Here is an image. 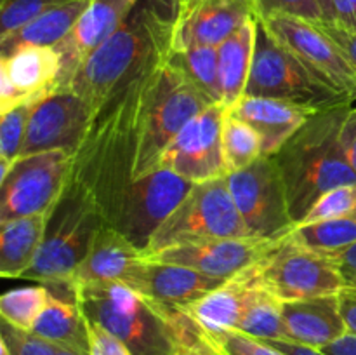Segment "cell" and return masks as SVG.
Wrapping results in <instances>:
<instances>
[{
	"label": "cell",
	"instance_id": "6da1fadb",
	"mask_svg": "<svg viewBox=\"0 0 356 355\" xmlns=\"http://www.w3.org/2000/svg\"><path fill=\"white\" fill-rule=\"evenodd\" d=\"M163 59L149 63L111 93L94 113L87 134L73 153L68 184H76L96 200L108 225L134 183L143 106L153 75Z\"/></svg>",
	"mask_w": 356,
	"mask_h": 355
},
{
	"label": "cell",
	"instance_id": "7a4b0ae2",
	"mask_svg": "<svg viewBox=\"0 0 356 355\" xmlns=\"http://www.w3.org/2000/svg\"><path fill=\"white\" fill-rule=\"evenodd\" d=\"M179 6L181 0H138L127 19L80 65L66 87L94 111L99 110L125 80L169 54Z\"/></svg>",
	"mask_w": 356,
	"mask_h": 355
},
{
	"label": "cell",
	"instance_id": "3957f363",
	"mask_svg": "<svg viewBox=\"0 0 356 355\" xmlns=\"http://www.w3.org/2000/svg\"><path fill=\"white\" fill-rule=\"evenodd\" d=\"M351 104L313 115L285 145L271 155L280 171L294 226L325 191L356 184L341 148V127Z\"/></svg>",
	"mask_w": 356,
	"mask_h": 355
},
{
	"label": "cell",
	"instance_id": "277c9868",
	"mask_svg": "<svg viewBox=\"0 0 356 355\" xmlns=\"http://www.w3.org/2000/svg\"><path fill=\"white\" fill-rule=\"evenodd\" d=\"M73 292L83 315L118 338L132 355L177 354L172 331L159 303L124 282L80 284Z\"/></svg>",
	"mask_w": 356,
	"mask_h": 355
},
{
	"label": "cell",
	"instance_id": "5b68a950",
	"mask_svg": "<svg viewBox=\"0 0 356 355\" xmlns=\"http://www.w3.org/2000/svg\"><path fill=\"white\" fill-rule=\"evenodd\" d=\"M216 104L204 90L191 84L167 58L156 68L146 94L139 125L134 181L159 169V160L184 125Z\"/></svg>",
	"mask_w": 356,
	"mask_h": 355
},
{
	"label": "cell",
	"instance_id": "8992f818",
	"mask_svg": "<svg viewBox=\"0 0 356 355\" xmlns=\"http://www.w3.org/2000/svg\"><path fill=\"white\" fill-rule=\"evenodd\" d=\"M104 223L96 200L76 184H66L49 218L40 253L24 278L47 287L68 285Z\"/></svg>",
	"mask_w": 356,
	"mask_h": 355
},
{
	"label": "cell",
	"instance_id": "52a82bcc",
	"mask_svg": "<svg viewBox=\"0 0 356 355\" xmlns=\"http://www.w3.org/2000/svg\"><path fill=\"white\" fill-rule=\"evenodd\" d=\"M245 96L289 101L313 111L353 104L350 97L318 79L298 56L271 37L259 19Z\"/></svg>",
	"mask_w": 356,
	"mask_h": 355
},
{
	"label": "cell",
	"instance_id": "ba28073f",
	"mask_svg": "<svg viewBox=\"0 0 356 355\" xmlns=\"http://www.w3.org/2000/svg\"><path fill=\"white\" fill-rule=\"evenodd\" d=\"M250 237L225 178L193 184L184 200L156 230L145 254L207 239Z\"/></svg>",
	"mask_w": 356,
	"mask_h": 355
},
{
	"label": "cell",
	"instance_id": "9c48e42d",
	"mask_svg": "<svg viewBox=\"0 0 356 355\" xmlns=\"http://www.w3.org/2000/svg\"><path fill=\"white\" fill-rule=\"evenodd\" d=\"M259 287L278 301L339 294L344 289L336 263L330 258L296 246L285 237L247 270Z\"/></svg>",
	"mask_w": 356,
	"mask_h": 355
},
{
	"label": "cell",
	"instance_id": "30bf717a",
	"mask_svg": "<svg viewBox=\"0 0 356 355\" xmlns=\"http://www.w3.org/2000/svg\"><path fill=\"white\" fill-rule=\"evenodd\" d=\"M73 166V152L52 150L17 157L0 181V221L54 211Z\"/></svg>",
	"mask_w": 356,
	"mask_h": 355
},
{
	"label": "cell",
	"instance_id": "8fae6325",
	"mask_svg": "<svg viewBox=\"0 0 356 355\" xmlns=\"http://www.w3.org/2000/svg\"><path fill=\"white\" fill-rule=\"evenodd\" d=\"M250 237L277 240L294 228L284 181L273 157H261L225 176Z\"/></svg>",
	"mask_w": 356,
	"mask_h": 355
},
{
	"label": "cell",
	"instance_id": "7c38bea8",
	"mask_svg": "<svg viewBox=\"0 0 356 355\" xmlns=\"http://www.w3.org/2000/svg\"><path fill=\"white\" fill-rule=\"evenodd\" d=\"M191 188V181L170 171H153L132 183L110 225L145 254L156 230L184 200Z\"/></svg>",
	"mask_w": 356,
	"mask_h": 355
},
{
	"label": "cell",
	"instance_id": "4fadbf2b",
	"mask_svg": "<svg viewBox=\"0 0 356 355\" xmlns=\"http://www.w3.org/2000/svg\"><path fill=\"white\" fill-rule=\"evenodd\" d=\"M271 37L301 59L318 79L341 94L356 101V72L343 49L323 31L320 23L289 14H275L263 19Z\"/></svg>",
	"mask_w": 356,
	"mask_h": 355
},
{
	"label": "cell",
	"instance_id": "5bb4252c",
	"mask_svg": "<svg viewBox=\"0 0 356 355\" xmlns=\"http://www.w3.org/2000/svg\"><path fill=\"white\" fill-rule=\"evenodd\" d=\"M226 108L216 103L191 118L160 155L159 169H167L193 184L226 176L222 160V122Z\"/></svg>",
	"mask_w": 356,
	"mask_h": 355
},
{
	"label": "cell",
	"instance_id": "9a60e30c",
	"mask_svg": "<svg viewBox=\"0 0 356 355\" xmlns=\"http://www.w3.org/2000/svg\"><path fill=\"white\" fill-rule=\"evenodd\" d=\"M94 113L92 106L75 90L58 87L33 106L19 157L52 150L75 153Z\"/></svg>",
	"mask_w": 356,
	"mask_h": 355
},
{
	"label": "cell",
	"instance_id": "2e32d148",
	"mask_svg": "<svg viewBox=\"0 0 356 355\" xmlns=\"http://www.w3.org/2000/svg\"><path fill=\"white\" fill-rule=\"evenodd\" d=\"M277 240L259 237L207 239L165 247L156 253L145 254V258L191 268L212 278L232 281L254 267Z\"/></svg>",
	"mask_w": 356,
	"mask_h": 355
},
{
	"label": "cell",
	"instance_id": "e0dca14e",
	"mask_svg": "<svg viewBox=\"0 0 356 355\" xmlns=\"http://www.w3.org/2000/svg\"><path fill=\"white\" fill-rule=\"evenodd\" d=\"M63 59L56 47L28 45L0 54V113L38 103L58 89Z\"/></svg>",
	"mask_w": 356,
	"mask_h": 355
},
{
	"label": "cell",
	"instance_id": "ac0fdd59",
	"mask_svg": "<svg viewBox=\"0 0 356 355\" xmlns=\"http://www.w3.org/2000/svg\"><path fill=\"white\" fill-rule=\"evenodd\" d=\"M254 16L250 0H191L179 6L172 51L212 45L219 47Z\"/></svg>",
	"mask_w": 356,
	"mask_h": 355
},
{
	"label": "cell",
	"instance_id": "d6986e66",
	"mask_svg": "<svg viewBox=\"0 0 356 355\" xmlns=\"http://www.w3.org/2000/svg\"><path fill=\"white\" fill-rule=\"evenodd\" d=\"M120 282L156 303L190 306L228 281L212 278L191 268L143 256V260L138 261Z\"/></svg>",
	"mask_w": 356,
	"mask_h": 355
},
{
	"label": "cell",
	"instance_id": "ffe728a7",
	"mask_svg": "<svg viewBox=\"0 0 356 355\" xmlns=\"http://www.w3.org/2000/svg\"><path fill=\"white\" fill-rule=\"evenodd\" d=\"M136 3L138 0H89L72 33L54 45L63 59L58 87L72 82L80 65L120 28Z\"/></svg>",
	"mask_w": 356,
	"mask_h": 355
},
{
	"label": "cell",
	"instance_id": "44dd1931",
	"mask_svg": "<svg viewBox=\"0 0 356 355\" xmlns=\"http://www.w3.org/2000/svg\"><path fill=\"white\" fill-rule=\"evenodd\" d=\"M228 113L252 125L263 141V155L271 157L318 111L289 101L245 96Z\"/></svg>",
	"mask_w": 356,
	"mask_h": 355
},
{
	"label": "cell",
	"instance_id": "7402d4cb",
	"mask_svg": "<svg viewBox=\"0 0 356 355\" xmlns=\"http://www.w3.org/2000/svg\"><path fill=\"white\" fill-rule=\"evenodd\" d=\"M282 315L289 340L322 350L348 333L339 294L282 301Z\"/></svg>",
	"mask_w": 356,
	"mask_h": 355
},
{
	"label": "cell",
	"instance_id": "603a6c76",
	"mask_svg": "<svg viewBox=\"0 0 356 355\" xmlns=\"http://www.w3.org/2000/svg\"><path fill=\"white\" fill-rule=\"evenodd\" d=\"M138 249L124 233L104 223L94 239L92 247L70 281V287L92 282L122 281L138 261L143 260Z\"/></svg>",
	"mask_w": 356,
	"mask_h": 355
},
{
	"label": "cell",
	"instance_id": "cb8c5ba5",
	"mask_svg": "<svg viewBox=\"0 0 356 355\" xmlns=\"http://www.w3.org/2000/svg\"><path fill=\"white\" fill-rule=\"evenodd\" d=\"M52 211L0 221V275L24 277L33 267Z\"/></svg>",
	"mask_w": 356,
	"mask_h": 355
},
{
	"label": "cell",
	"instance_id": "d4e9b609",
	"mask_svg": "<svg viewBox=\"0 0 356 355\" xmlns=\"http://www.w3.org/2000/svg\"><path fill=\"white\" fill-rule=\"evenodd\" d=\"M256 289V282L243 271L186 308L212 336L236 331Z\"/></svg>",
	"mask_w": 356,
	"mask_h": 355
},
{
	"label": "cell",
	"instance_id": "484cf974",
	"mask_svg": "<svg viewBox=\"0 0 356 355\" xmlns=\"http://www.w3.org/2000/svg\"><path fill=\"white\" fill-rule=\"evenodd\" d=\"M256 35L257 19L252 17L218 47L221 104L226 111L232 110L245 97L250 70H252Z\"/></svg>",
	"mask_w": 356,
	"mask_h": 355
},
{
	"label": "cell",
	"instance_id": "4316f807",
	"mask_svg": "<svg viewBox=\"0 0 356 355\" xmlns=\"http://www.w3.org/2000/svg\"><path fill=\"white\" fill-rule=\"evenodd\" d=\"M87 6L89 0H72L44 10L17 30L10 31L6 37H0V54H7L28 45L54 47L61 44L72 33Z\"/></svg>",
	"mask_w": 356,
	"mask_h": 355
},
{
	"label": "cell",
	"instance_id": "83f0119b",
	"mask_svg": "<svg viewBox=\"0 0 356 355\" xmlns=\"http://www.w3.org/2000/svg\"><path fill=\"white\" fill-rule=\"evenodd\" d=\"M31 333L51 341L56 347L70 348V350L89 355L86 315L76 298L70 299L66 296L51 292L47 305L38 315Z\"/></svg>",
	"mask_w": 356,
	"mask_h": 355
},
{
	"label": "cell",
	"instance_id": "f1b7e54d",
	"mask_svg": "<svg viewBox=\"0 0 356 355\" xmlns=\"http://www.w3.org/2000/svg\"><path fill=\"white\" fill-rule=\"evenodd\" d=\"M284 237L302 249L329 258L356 242V219L346 216V218L327 219V221L296 225Z\"/></svg>",
	"mask_w": 356,
	"mask_h": 355
},
{
	"label": "cell",
	"instance_id": "f546056e",
	"mask_svg": "<svg viewBox=\"0 0 356 355\" xmlns=\"http://www.w3.org/2000/svg\"><path fill=\"white\" fill-rule=\"evenodd\" d=\"M167 61L176 66L191 84L204 90L216 103H221L218 47L197 45V47L181 49V51L170 49Z\"/></svg>",
	"mask_w": 356,
	"mask_h": 355
},
{
	"label": "cell",
	"instance_id": "4dcf8cb0",
	"mask_svg": "<svg viewBox=\"0 0 356 355\" xmlns=\"http://www.w3.org/2000/svg\"><path fill=\"white\" fill-rule=\"evenodd\" d=\"M263 155V141L256 129L226 111L222 122V160L226 174L245 169Z\"/></svg>",
	"mask_w": 356,
	"mask_h": 355
},
{
	"label": "cell",
	"instance_id": "1f68e13d",
	"mask_svg": "<svg viewBox=\"0 0 356 355\" xmlns=\"http://www.w3.org/2000/svg\"><path fill=\"white\" fill-rule=\"evenodd\" d=\"M236 331L257 340H289L282 315V301L257 285Z\"/></svg>",
	"mask_w": 356,
	"mask_h": 355
},
{
	"label": "cell",
	"instance_id": "d6a6232c",
	"mask_svg": "<svg viewBox=\"0 0 356 355\" xmlns=\"http://www.w3.org/2000/svg\"><path fill=\"white\" fill-rule=\"evenodd\" d=\"M47 285H26L10 289L0 298V315L2 320L21 331H31L42 310L49 301Z\"/></svg>",
	"mask_w": 356,
	"mask_h": 355
},
{
	"label": "cell",
	"instance_id": "836d02e7",
	"mask_svg": "<svg viewBox=\"0 0 356 355\" xmlns=\"http://www.w3.org/2000/svg\"><path fill=\"white\" fill-rule=\"evenodd\" d=\"M35 104L37 103H24L6 113H0L2 115L0 118V157L2 159L14 162L19 157Z\"/></svg>",
	"mask_w": 356,
	"mask_h": 355
},
{
	"label": "cell",
	"instance_id": "e575fe53",
	"mask_svg": "<svg viewBox=\"0 0 356 355\" xmlns=\"http://www.w3.org/2000/svg\"><path fill=\"white\" fill-rule=\"evenodd\" d=\"M356 207V184H348V187L334 188V190L325 191L315 204L312 205L301 223L298 225H306V223L327 221V219H337L351 216Z\"/></svg>",
	"mask_w": 356,
	"mask_h": 355
},
{
	"label": "cell",
	"instance_id": "d590c367",
	"mask_svg": "<svg viewBox=\"0 0 356 355\" xmlns=\"http://www.w3.org/2000/svg\"><path fill=\"white\" fill-rule=\"evenodd\" d=\"M72 0H0V37L26 24L38 14Z\"/></svg>",
	"mask_w": 356,
	"mask_h": 355
},
{
	"label": "cell",
	"instance_id": "8d00e7d4",
	"mask_svg": "<svg viewBox=\"0 0 356 355\" xmlns=\"http://www.w3.org/2000/svg\"><path fill=\"white\" fill-rule=\"evenodd\" d=\"M254 16L263 21L275 14H289L313 23H323V14L315 0H250Z\"/></svg>",
	"mask_w": 356,
	"mask_h": 355
},
{
	"label": "cell",
	"instance_id": "74e56055",
	"mask_svg": "<svg viewBox=\"0 0 356 355\" xmlns=\"http://www.w3.org/2000/svg\"><path fill=\"white\" fill-rule=\"evenodd\" d=\"M0 338L7 343L13 355H56V345L31 331H21L2 320Z\"/></svg>",
	"mask_w": 356,
	"mask_h": 355
},
{
	"label": "cell",
	"instance_id": "f35d334b",
	"mask_svg": "<svg viewBox=\"0 0 356 355\" xmlns=\"http://www.w3.org/2000/svg\"><path fill=\"white\" fill-rule=\"evenodd\" d=\"M214 340L226 355H285L264 340H257L240 331H225L216 334Z\"/></svg>",
	"mask_w": 356,
	"mask_h": 355
},
{
	"label": "cell",
	"instance_id": "ab89813d",
	"mask_svg": "<svg viewBox=\"0 0 356 355\" xmlns=\"http://www.w3.org/2000/svg\"><path fill=\"white\" fill-rule=\"evenodd\" d=\"M86 324L89 334V355H132L131 350L103 326L92 322L87 317Z\"/></svg>",
	"mask_w": 356,
	"mask_h": 355
},
{
	"label": "cell",
	"instance_id": "60d3db41",
	"mask_svg": "<svg viewBox=\"0 0 356 355\" xmlns=\"http://www.w3.org/2000/svg\"><path fill=\"white\" fill-rule=\"evenodd\" d=\"M329 258L336 263L341 278L344 282V287L356 289V242Z\"/></svg>",
	"mask_w": 356,
	"mask_h": 355
},
{
	"label": "cell",
	"instance_id": "b9f144b4",
	"mask_svg": "<svg viewBox=\"0 0 356 355\" xmlns=\"http://www.w3.org/2000/svg\"><path fill=\"white\" fill-rule=\"evenodd\" d=\"M341 148L351 169L356 173V108H350L341 127Z\"/></svg>",
	"mask_w": 356,
	"mask_h": 355
},
{
	"label": "cell",
	"instance_id": "7bdbcfd3",
	"mask_svg": "<svg viewBox=\"0 0 356 355\" xmlns=\"http://www.w3.org/2000/svg\"><path fill=\"white\" fill-rule=\"evenodd\" d=\"M320 26H322L323 31L343 49V52L346 54V58L350 59L351 66H353L356 72V33L343 30V28L336 26V24L332 23H320Z\"/></svg>",
	"mask_w": 356,
	"mask_h": 355
},
{
	"label": "cell",
	"instance_id": "ee69618b",
	"mask_svg": "<svg viewBox=\"0 0 356 355\" xmlns=\"http://www.w3.org/2000/svg\"><path fill=\"white\" fill-rule=\"evenodd\" d=\"M336 26L356 33V0H332Z\"/></svg>",
	"mask_w": 356,
	"mask_h": 355
},
{
	"label": "cell",
	"instance_id": "f6af8a7d",
	"mask_svg": "<svg viewBox=\"0 0 356 355\" xmlns=\"http://www.w3.org/2000/svg\"><path fill=\"white\" fill-rule=\"evenodd\" d=\"M339 305L343 319L346 322L348 333L356 336V289L344 287L339 292Z\"/></svg>",
	"mask_w": 356,
	"mask_h": 355
},
{
	"label": "cell",
	"instance_id": "bcb514c9",
	"mask_svg": "<svg viewBox=\"0 0 356 355\" xmlns=\"http://www.w3.org/2000/svg\"><path fill=\"white\" fill-rule=\"evenodd\" d=\"M266 343H270L271 347H275L277 350L284 352L285 355H327L323 354L318 348L306 347V345L296 343V341L291 340H264Z\"/></svg>",
	"mask_w": 356,
	"mask_h": 355
},
{
	"label": "cell",
	"instance_id": "7dc6e473",
	"mask_svg": "<svg viewBox=\"0 0 356 355\" xmlns=\"http://www.w3.org/2000/svg\"><path fill=\"white\" fill-rule=\"evenodd\" d=\"M322 352L327 355H356V336L351 333H346L343 338L334 341V343L323 347Z\"/></svg>",
	"mask_w": 356,
	"mask_h": 355
},
{
	"label": "cell",
	"instance_id": "c3c4849f",
	"mask_svg": "<svg viewBox=\"0 0 356 355\" xmlns=\"http://www.w3.org/2000/svg\"><path fill=\"white\" fill-rule=\"evenodd\" d=\"M176 355H226V354L221 350L218 341H214V343L205 345V347H200V348H195V350H181L177 352Z\"/></svg>",
	"mask_w": 356,
	"mask_h": 355
},
{
	"label": "cell",
	"instance_id": "681fc988",
	"mask_svg": "<svg viewBox=\"0 0 356 355\" xmlns=\"http://www.w3.org/2000/svg\"><path fill=\"white\" fill-rule=\"evenodd\" d=\"M323 14V23H334V7L332 0H315Z\"/></svg>",
	"mask_w": 356,
	"mask_h": 355
},
{
	"label": "cell",
	"instance_id": "f907efd6",
	"mask_svg": "<svg viewBox=\"0 0 356 355\" xmlns=\"http://www.w3.org/2000/svg\"><path fill=\"white\" fill-rule=\"evenodd\" d=\"M56 355H83L80 352L70 350V348H63V347H56Z\"/></svg>",
	"mask_w": 356,
	"mask_h": 355
},
{
	"label": "cell",
	"instance_id": "816d5d0a",
	"mask_svg": "<svg viewBox=\"0 0 356 355\" xmlns=\"http://www.w3.org/2000/svg\"><path fill=\"white\" fill-rule=\"evenodd\" d=\"M0 355H13L10 354L9 347H7V343L2 340V338H0Z\"/></svg>",
	"mask_w": 356,
	"mask_h": 355
},
{
	"label": "cell",
	"instance_id": "f5cc1de1",
	"mask_svg": "<svg viewBox=\"0 0 356 355\" xmlns=\"http://www.w3.org/2000/svg\"><path fill=\"white\" fill-rule=\"evenodd\" d=\"M351 218H353V219H356V207L353 209V212H351Z\"/></svg>",
	"mask_w": 356,
	"mask_h": 355
},
{
	"label": "cell",
	"instance_id": "db71d44e",
	"mask_svg": "<svg viewBox=\"0 0 356 355\" xmlns=\"http://www.w3.org/2000/svg\"><path fill=\"white\" fill-rule=\"evenodd\" d=\"M183 2H191V0H181V3H183Z\"/></svg>",
	"mask_w": 356,
	"mask_h": 355
}]
</instances>
